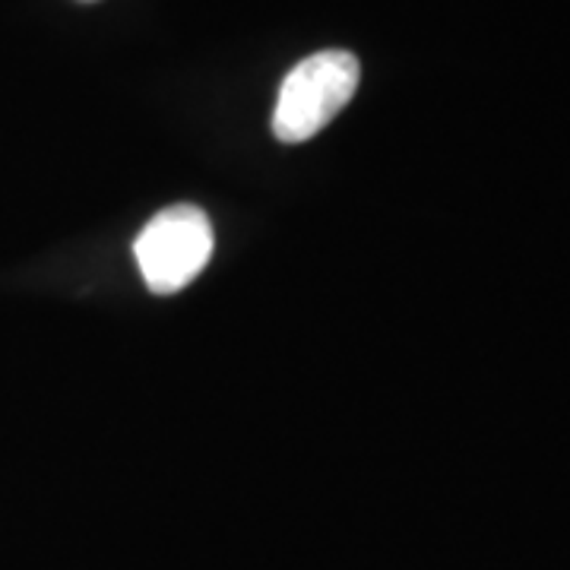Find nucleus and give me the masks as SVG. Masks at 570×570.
<instances>
[{"label": "nucleus", "instance_id": "obj_1", "mask_svg": "<svg viewBox=\"0 0 570 570\" xmlns=\"http://www.w3.org/2000/svg\"><path fill=\"white\" fill-rule=\"evenodd\" d=\"M362 80V67L348 51H317L285 73L273 108V134L283 142H305L333 121Z\"/></svg>", "mask_w": 570, "mask_h": 570}, {"label": "nucleus", "instance_id": "obj_2", "mask_svg": "<svg viewBox=\"0 0 570 570\" xmlns=\"http://www.w3.org/2000/svg\"><path fill=\"white\" fill-rule=\"evenodd\" d=\"M213 225L200 206L178 204L153 216L140 232L134 257L156 295H175L190 285L213 257Z\"/></svg>", "mask_w": 570, "mask_h": 570}, {"label": "nucleus", "instance_id": "obj_3", "mask_svg": "<svg viewBox=\"0 0 570 570\" xmlns=\"http://www.w3.org/2000/svg\"><path fill=\"white\" fill-rule=\"evenodd\" d=\"M86 3H92V0H86Z\"/></svg>", "mask_w": 570, "mask_h": 570}]
</instances>
